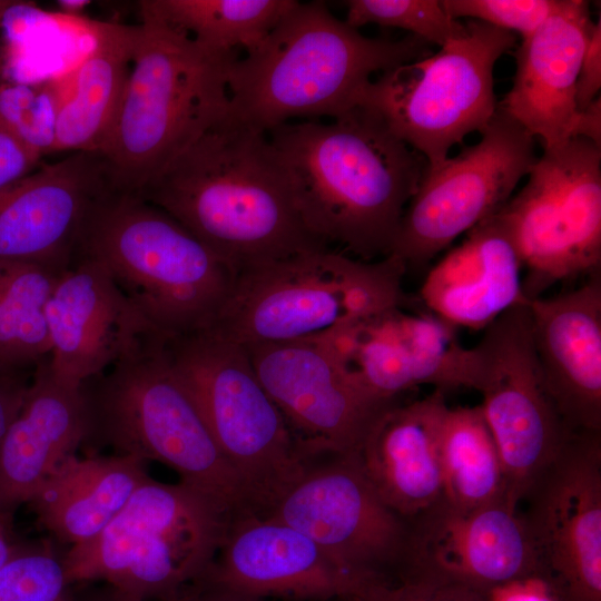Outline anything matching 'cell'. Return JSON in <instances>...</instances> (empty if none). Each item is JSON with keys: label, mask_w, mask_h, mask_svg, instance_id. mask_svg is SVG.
<instances>
[{"label": "cell", "mask_w": 601, "mask_h": 601, "mask_svg": "<svg viewBox=\"0 0 601 601\" xmlns=\"http://www.w3.org/2000/svg\"><path fill=\"white\" fill-rule=\"evenodd\" d=\"M266 134L314 237L362 260L390 255L427 166L422 155L363 105L328 122L293 120Z\"/></svg>", "instance_id": "cell-1"}, {"label": "cell", "mask_w": 601, "mask_h": 601, "mask_svg": "<svg viewBox=\"0 0 601 601\" xmlns=\"http://www.w3.org/2000/svg\"><path fill=\"white\" fill-rule=\"evenodd\" d=\"M235 272L329 248L304 225L267 134L228 112L139 194Z\"/></svg>", "instance_id": "cell-2"}, {"label": "cell", "mask_w": 601, "mask_h": 601, "mask_svg": "<svg viewBox=\"0 0 601 601\" xmlns=\"http://www.w3.org/2000/svg\"><path fill=\"white\" fill-rule=\"evenodd\" d=\"M430 43L368 38L323 1L298 3L228 71V115L268 132L293 120L339 117L362 106L372 77L431 55Z\"/></svg>", "instance_id": "cell-3"}, {"label": "cell", "mask_w": 601, "mask_h": 601, "mask_svg": "<svg viewBox=\"0 0 601 601\" xmlns=\"http://www.w3.org/2000/svg\"><path fill=\"white\" fill-rule=\"evenodd\" d=\"M131 67L100 150L119 191L139 194L228 110L227 79L238 52L210 50L140 11Z\"/></svg>", "instance_id": "cell-4"}, {"label": "cell", "mask_w": 601, "mask_h": 601, "mask_svg": "<svg viewBox=\"0 0 601 601\" xmlns=\"http://www.w3.org/2000/svg\"><path fill=\"white\" fill-rule=\"evenodd\" d=\"M81 387L88 415L85 443L169 466L179 481L213 496L233 518L254 512L239 476L169 363L159 332L142 336Z\"/></svg>", "instance_id": "cell-5"}, {"label": "cell", "mask_w": 601, "mask_h": 601, "mask_svg": "<svg viewBox=\"0 0 601 601\" xmlns=\"http://www.w3.org/2000/svg\"><path fill=\"white\" fill-rule=\"evenodd\" d=\"M75 256L99 263L162 335L209 328L236 276L169 214L137 194L119 190L96 204Z\"/></svg>", "instance_id": "cell-6"}, {"label": "cell", "mask_w": 601, "mask_h": 601, "mask_svg": "<svg viewBox=\"0 0 601 601\" xmlns=\"http://www.w3.org/2000/svg\"><path fill=\"white\" fill-rule=\"evenodd\" d=\"M404 264L362 260L331 248L306 250L236 273L209 327L242 345L319 341L385 309L410 307Z\"/></svg>", "instance_id": "cell-7"}, {"label": "cell", "mask_w": 601, "mask_h": 601, "mask_svg": "<svg viewBox=\"0 0 601 601\" xmlns=\"http://www.w3.org/2000/svg\"><path fill=\"white\" fill-rule=\"evenodd\" d=\"M233 516L183 481L148 476L92 540L61 559L70 584L102 581L145 601H174L213 564Z\"/></svg>", "instance_id": "cell-8"}, {"label": "cell", "mask_w": 601, "mask_h": 601, "mask_svg": "<svg viewBox=\"0 0 601 601\" xmlns=\"http://www.w3.org/2000/svg\"><path fill=\"white\" fill-rule=\"evenodd\" d=\"M161 341L254 512L267 514L309 464L244 346L211 328Z\"/></svg>", "instance_id": "cell-9"}, {"label": "cell", "mask_w": 601, "mask_h": 601, "mask_svg": "<svg viewBox=\"0 0 601 601\" xmlns=\"http://www.w3.org/2000/svg\"><path fill=\"white\" fill-rule=\"evenodd\" d=\"M514 47V33L470 20L435 53L372 80L362 105L377 112L427 167H435L454 145L482 132L493 118L494 66Z\"/></svg>", "instance_id": "cell-10"}, {"label": "cell", "mask_w": 601, "mask_h": 601, "mask_svg": "<svg viewBox=\"0 0 601 601\" xmlns=\"http://www.w3.org/2000/svg\"><path fill=\"white\" fill-rule=\"evenodd\" d=\"M523 264L528 302L601 268V147L575 137L543 150L528 181L496 213Z\"/></svg>", "instance_id": "cell-11"}, {"label": "cell", "mask_w": 601, "mask_h": 601, "mask_svg": "<svg viewBox=\"0 0 601 601\" xmlns=\"http://www.w3.org/2000/svg\"><path fill=\"white\" fill-rule=\"evenodd\" d=\"M469 348L470 388L497 447L505 499L520 505L575 433L558 412L536 361L528 304L516 305Z\"/></svg>", "instance_id": "cell-12"}, {"label": "cell", "mask_w": 601, "mask_h": 601, "mask_svg": "<svg viewBox=\"0 0 601 601\" xmlns=\"http://www.w3.org/2000/svg\"><path fill=\"white\" fill-rule=\"evenodd\" d=\"M481 139L427 167L408 201L390 255L424 268L460 235L495 215L536 161L534 141L497 107Z\"/></svg>", "instance_id": "cell-13"}, {"label": "cell", "mask_w": 601, "mask_h": 601, "mask_svg": "<svg viewBox=\"0 0 601 601\" xmlns=\"http://www.w3.org/2000/svg\"><path fill=\"white\" fill-rule=\"evenodd\" d=\"M525 500L538 578L556 601H601V433L575 432Z\"/></svg>", "instance_id": "cell-14"}, {"label": "cell", "mask_w": 601, "mask_h": 601, "mask_svg": "<svg viewBox=\"0 0 601 601\" xmlns=\"http://www.w3.org/2000/svg\"><path fill=\"white\" fill-rule=\"evenodd\" d=\"M304 455L357 453L395 400L363 386L319 342L244 346Z\"/></svg>", "instance_id": "cell-15"}, {"label": "cell", "mask_w": 601, "mask_h": 601, "mask_svg": "<svg viewBox=\"0 0 601 601\" xmlns=\"http://www.w3.org/2000/svg\"><path fill=\"white\" fill-rule=\"evenodd\" d=\"M309 466L264 515L300 531L335 561L372 580L406 551L404 518L390 509L365 475L357 453Z\"/></svg>", "instance_id": "cell-16"}, {"label": "cell", "mask_w": 601, "mask_h": 601, "mask_svg": "<svg viewBox=\"0 0 601 601\" xmlns=\"http://www.w3.org/2000/svg\"><path fill=\"white\" fill-rule=\"evenodd\" d=\"M363 386L395 400L420 385L470 388L469 348L431 312L395 306L349 323L319 341Z\"/></svg>", "instance_id": "cell-17"}, {"label": "cell", "mask_w": 601, "mask_h": 601, "mask_svg": "<svg viewBox=\"0 0 601 601\" xmlns=\"http://www.w3.org/2000/svg\"><path fill=\"white\" fill-rule=\"evenodd\" d=\"M118 190L101 152L38 166L0 191V258L66 269L96 204Z\"/></svg>", "instance_id": "cell-18"}, {"label": "cell", "mask_w": 601, "mask_h": 601, "mask_svg": "<svg viewBox=\"0 0 601 601\" xmlns=\"http://www.w3.org/2000/svg\"><path fill=\"white\" fill-rule=\"evenodd\" d=\"M201 579L236 593L280 601L346 600L373 580L345 569L295 528L256 513L230 520Z\"/></svg>", "instance_id": "cell-19"}, {"label": "cell", "mask_w": 601, "mask_h": 601, "mask_svg": "<svg viewBox=\"0 0 601 601\" xmlns=\"http://www.w3.org/2000/svg\"><path fill=\"white\" fill-rule=\"evenodd\" d=\"M408 535L410 569L489 595L538 577L536 559L519 506L506 499L471 510L442 500Z\"/></svg>", "instance_id": "cell-20"}, {"label": "cell", "mask_w": 601, "mask_h": 601, "mask_svg": "<svg viewBox=\"0 0 601 601\" xmlns=\"http://www.w3.org/2000/svg\"><path fill=\"white\" fill-rule=\"evenodd\" d=\"M47 365L58 378L82 385L101 374L144 335L156 331L96 260L75 256L46 305Z\"/></svg>", "instance_id": "cell-21"}, {"label": "cell", "mask_w": 601, "mask_h": 601, "mask_svg": "<svg viewBox=\"0 0 601 601\" xmlns=\"http://www.w3.org/2000/svg\"><path fill=\"white\" fill-rule=\"evenodd\" d=\"M536 361L566 425L601 433V274L528 303Z\"/></svg>", "instance_id": "cell-22"}, {"label": "cell", "mask_w": 601, "mask_h": 601, "mask_svg": "<svg viewBox=\"0 0 601 601\" xmlns=\"http://www.w3.org/2000/svg\"><path fill=\"white\" fill-rule=\"evenodd\" d=\"M590 4L560 0L558 8L515 50L513 85L497 107L539 138L543 150L572 139L575 87L593 27Z\"/></svg>", "instance_id": "cell-23"}, {"label": "cell", "mask_w": 601, "mask_h": 601, "mask_svg": "<svg viewBox=\"0 0 601 601\" xmlns=\"http://www.w3.org/2000/svg\"><path fill=\"white\" fill-rule=\"evenodd\" d=\"M81 385L56 377L47 359L36 366L22 406L0 443V519L29 503L53 472L85 443Z\"/></svg>", "instance_id": "cell-24"}, {"label": "cell", "mask_w": 601, "mask_h": 601, "mask_svg": "<svg viewBox=\"0 0 601 601\" xmlns=\"http://www.w3.org/2000/svg\"><path fill=\"white\" fill-rule=\"evenodd\" d=\"M522 272L513 238L495 214L430 268L420 299L455 328L484 329L510 308L529 303Z\"/></svg>", "instance_id": "cell-25"}, {"label": "cell", "mask_w": 601, "mask_h": 601, "mask_svg": "<svg viewBox=\"0 0 601 601\" xmlns=\"http://www.w3.org/2000/svg\"><path fill=\"white\" fill-rule=\"evenodd\" d=\"M449 407L440 390L396 403L377 420L357 452L380 497L404 519L418 516L442 500L440 441Z\"/></svg>", "instance_id": "cell-26"}, {"label": "cell", "mask_w": 601, "mask_h": 601, "mask_svg": "<svg viewBox=\"0 0 601 601\" xmlns=\"http://www.w3.org/2000/svg\"><path fill=\"white\" fill-rule=\"evenodd\" d=\"M149 476L129 455L69 456L31 501L39 524L70 546L96 538Z\"/></svg>", "instance_id": "cell-27"}, {"label": "cell", "mask_w": 601, "mask_h": 601, "mask_svg": "<svg viewBox=\"0 0 601 601\" xmlns=\"http://www.w3.org/2000/svg\"><path fill=\"white\" fill-rule=\"evenodd\" d=\"M92 47L62 82L55 152L102 149L118 114L128 80L134 26L92 22Z\"/></svg>", "instance_id": "cell-28"}, {"label": "cell", "mask_w": 601, "mask_h": 601, "mask_svg": "<svg viewBox=\"0 0 601 601\" xmlns=\"http://www.w3.org/2000/svg\"><path fill=\"white\" fill-rule=\"evenodd\" d=\"M442 501L471 510L505 499V476L480 405L449 407L440 441Z\"/></svg>", "instance_id": "cell-29"}, {"label": "cell", "mask_w": 601, "mask_h": 601, "mask_svg": "<svg viewBox=\"0 0 601 601\" xmlns=\"http://www.w3.org/2000/svg\"><path fill=\"white\" fill-rule=\"evenodd\" d=\"M298 3L296 0H147L140 11L219 52H249Z\"/></svg>", "instance_id": "cell-30"}, {"label": "cell", "mask_w": 601, "mask_h": 601, "mask_svg": "<svg viewBox=\"0 0 601 601\" xmlns=\"http://www.w3.org/2000/svg\"><path fill=\"white\" fill-rule=\"evenodd\" d=\"M61 272L0 258V370L29 371L48 358L45 312Z\"/></svg>", "instance_id": "cell-31"}, {"label": "cell", "mask_w": 601, "mask_h": 601, "mask_svg": "<svg viewBox=\"0 0 601 601\" xmlns=\"http://www.w3.org/2000/svg\"><path fill=\"white\" fill-rule=\"evenodd\" d=\"M62 82H0V125L29 150L53 154Z\"/></svg>", "instance_id": "cell-32"}, {"label": "cell", "mask_w": 601, "mask_h": 601, "mask_svg": "<svg viewBox=\"0 0 601 601\" xmlns=\"http://www.w3.org/2000/svg\"><path fill=\"white\" fill-rule=\"evenodd\" d=\"M346 22L358 29L378 24L406 30L430 45L444 46L464 23L452 19L437 0H349Z\"/></svg>", "instance_id": "cell-33"}, {"label": "cell", "mask_w": 601, "mask_h": 601, "mask_svg": "<svg viewBox=\"0 0 601 601\" xmlns=\"http://www.w3.org/2000/svg\"><path fill=\"white\" fill-rule=\"evenodd\" d=\"M62 560L48 545L21 546L0 570V601H67Z\"/></svg>", "instance_id": "cell-34"}, {"label": "cell", "mask_w": 601, "mask_h": 601, "mask_svg": "<svg viewBox=\"0 0 601 601\" xmlns=\"http://www.w3.org/2000/svg\"><path fill=\"white\" fill-rule=\"evenodd\" d=\"M560 0H442L454 20L470 18L497 29L518 32L522 38L534 32L558 8Z\"/></svg>", "instance_id": "cell-35"}, {"label": "cell", "mask_w": 601, "mask_h": 601, "mask_svg": "<svg viewBox=\"0 0 601 601\" xmlns=\"http://www.w3.org/2000/svg\"><path fill=\"white\" fill-rule=\"evenodd\" d=\"M361 601H487V595L410 569L397 582L370 581L355 597Z\"/></svg>", "instance_id": "cell-36"}, {"label": "cell", "mask_w": 601, "mask_h": 601, "mask_svg": "<svg viewBox=\"0 0 601 601\" xmlns=\"http://www.w3.org/2000/svg\"><path fill=\"white\" fill-rule=\"evenodd\" d=\"M601 89V18L593 23L582 60L575 87L578 111L585 109L600 97Z\"/></svg>", "instance_id": "cell-37"}, {"label": "cell", "mask_w": 601, "mask_h": 601, "mask_svg": "<svg viewBox=\"0 0 601 601\" xmlns=\"http://www.w3.org/2000/svg\"><path fill=\"white\" fill-rule=\"evenodd\" d=\"M40 159L0 125V191L33 171Z\"/></svg>", "instance_id": "cell-38"}, {"label": "cell", "mask_w": 601, "mask_h": 601, "mask_svg": "<svg viewBox=\"0 0 601 601\" xmlns=\"http://www.w3.org/2000/svg\"><path fill=\"white\" fill-rule=\"evenodd\" d=\"M30 381L27 371L0 370V443L22 406Z\"/></svg>", "instance_id": "cell-39"}, {"label": "cell", "mask_w": 601, "mask_h": 601, "mask_svg": "<svg viewBox=\"0 0 601 601\" xmlns=\"http://www.w3.org/2000/svg\"><path fill=\"white\" fill-rule=\"evenodd\" d=\"M487 601H556L546 583L538 577L514 581L491 591Z\"/></svg>", "instance_id": "cell-40"}, {"label": "cell", "mask_w": 601, "mask_h": 601, "mask_svg": "<svg viewBox=\"0 0 601 601\" xmlns=\"http://www.w3.org/2000/svg\"><path fill=\"white\" fill-rule=\"evenodd\" d=\"M174 601H280L250 597L236 593L217 585H214L204 579L189 585Z\"/></svg>", "instance_id": "cell-41"}, {"label": "cell", "mask_w": 601, "mask_h": 601, "mask_svg": "<svg viewBox=\"0 0 601 601\" xmlns=\"http://www.w3.org/2000/svg\"><path fill=\"white\" fill-rule=\"evenodd\" d=\"M582 137L601 147V99L598 97L585 109L579 111L572 138Z\"/></svg>", "instance_id": "cell-42"}, {"label": "cell", "mask_w": 601, "mask_h": 601, "mask_svg": "<svg viewBox=\"0 0 601 601\" xmlns=\"http://www.w3.org/2000/svg\"><path fill=\"white\" fill-rule=\"evenodd\" d=\"M19 544L12 542L7 529V521L0 519V570L17 552Z\"/></svg>", "instance_id": "cell-43"}, {"label": "cell", "mask_w": 601, "mask_h": 601, "mask_svg": "<svg viewBox=\"0 0 601 601\" xmlns=\"http://www.w3.org/2000/svg\"><path fill=\"white\" fill-rule=\"evenodd\" d=\"M85 601H145L122 593L106 584V588L90 594Z\"/></svg>", "instance_id": "cell-44"}, {"label": "cell", "mask_w": 601, "mask_h": 601, "mask_svg": "<svg viewBox=\"0 0 601 601\" xmlns=\"http://www.w3.org/2000/svg\"><path fill=\"white\" fill-rule=\"evenodd\" d=\"M90 3L91 1H88V0H59L57 1V6L60 8V10L69 14H78L82 12Z\"/></svg>", "instance_id": "cell-45"}, {"label": "cell", "mask_w": 601, "mask_h": 601, "mask_svg": "<svg viewBox=\"0 0 601 601\" xmlns=\"http://www.w3.org/2000/svg\"><path fill=\"white\" fill-rule=\"evenodd\" d=\"M10 1H3V0H0V11L6 7L8 6Z\"/></svg>", "instance_id": "cell-46"}, {"label": "cell", "mask_w": 601, "mask_h": 601, "mask_svg": "<svg viewBox=\"0 0 601 601\" xmlns=\"http://www.w3.org/2000/svg\"><path fill=\"white\" fill-rule=\"evenodd\" d=\"M347 601H361V600H358L356 598H351V599H347Z\"/></svg>", "instance_id": "cell-47"}]
</instances>
